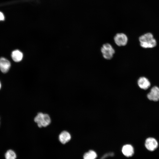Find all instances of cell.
<instances>
[{"label":"cell","mask_w":159,"mask_h":159,"mask_svg":"<svg viewBox=\"0 0 159 159\" xmlns=\"http://www.w3.org/2000/svg\"><path fill=\"white\" fill-rule=\"evenodd\" d=\"M11 57L13 60L15 62L20 61L22 59V53L18 50L14 51L11 53Z\"/></svg>","instance_id":"cell-12"},{"label":"cell","mask_w":159,"mask_h":159,"mask_svg":"<svg viewBox=\"0 0 159 159\" xmlns=\"http://www.w3.org/2000/svg\"><path fill=\"white\" fill-rule=\"evenodd\" d=\"M70 134L68 131L64 130L62 131L58 136V139L60 143L65 145L68 143L71 139Z\"/></svg>","instance_id":"cell-7"},{"label":"cell","mask_w":159,"mask_h":159,"mask_svg":"<svg viewBox=\"0 0 159 159\" xmlns=\"http://www.w3.org/2000/svg\"><path fill=\"white\" fill-rule=\"evenodd\" d=\"M34 121L37 123L39 128L46 127L48 126L51 122V118L47 114L42 112L38 113L34 117Z\"/></svg>","instance_id":"cell-2"},{"label":"cell","mask_w":159,"mask_h":159,"mask_svg":"<svg viewBox=\"0 0 159 159\" xmlns=\"http://www.w3.org/2000/svg\"><path fill=\"white\" fill-rule=\"evenodd\" d=\"M101 52L103 58L107 60L112 58L115 51L112 45L108 43L104 44L101 48Z\"/></svg>","instance_id":"cell-3"},{"label":"cell","mask_w":159,"mask_h":159,"mask_svg":"<svg viewBox=\"0 0 159 159\" xmlns=\"http://www.w3.org/2000/svg\"><path fill=\"white\" fill-rule=\"evenodd\" d=\"M147 97L150 100L157 101L159 100V88L157 86L153 87L150 92L147 94Z\"/></svg>","instance_id":"cell-5"},{"label":"cell","mask_w":159,"mask_h":159,"mask_svg":"<svg viewBox=\"0 0 159 159\" xmlns=\"http://www.w3.org/2000/svg\"><path fill=\"white\" fill-rule=\"evenodd\" d=\"M140 46L144 48H150L156 46L157 42L153 35L150 33H146L139 38Z\"/></svg>","instance_id":"cell-1"},{"label":"cell","mask_w":159,"mask_h":159,"mask_svg":"<svg viewBox=\"0 0 159 159\" xmlns=\"http://www.w3.org/2000/svg\"><path fill=\"white\" fill-rule=\"evenodd\" d=\"M138 84L141 89L146 90L148 89L150 86L149 80L146 77H141L138 80Z\"/></svg>","instance_id":"cell-8"},{"label":"cell","mask_w":159,"mask_h":159,"mask_svg":"<svg viewBox=\"0 0 159 159\" xmlns=\"http://www.w3.org/2000/svg\"><path fill=\"white\" fill-rule=\"evenodd\" d=\"M97 155L95 152L92 150H90L85 153L83 156L84 159H95Z\"/></svg>","instance_id":"cell-13"},{"label":"cell","mask_w":159,"mask_h":159,"mask_svg":"<svg viewBox=\"0 0 159 159\" xmlns=\"http://www.w3.org/2000/svg\"><path fill=\"white\" fill-rule=\"evenodd\" d=\"M4 158L5 159H16L17 155L14 150L9 149L5 152Z\"/></svg>","instance_id":"cell-11"},{"label":"cell","mask_w":159,"mask_h":159,"mask_svg":"<svg viewBox=\"0 0 159 159\" xmlns=\"http://www.w3.org/2000/svg\"><path fill=\"white\" fill-rule=\"evenodd\" d=\"M145 145L148 150L153 151L157 148L158 144L157 141L155 138L150 137L146 139Z\"/></svg>","instance_id":"cell-6"},{"label":"cell","mask_w":159,"mask_h":159,"mask_svg":"<svg viewBox=\"0 0 159 159\" xmlns=\"http://www.w3.org/2000/svg\"><path fill=\"white\" fill-rule=\"evenodd\" d=\"M10 66V63L7 59L4 57L0 59V69L2 72H7L9 70Z\"/></svg>","instance_id":"cell-9"},{"label":"cell","mask_w":159,"mask_h":159,"mask_svg":"<svg viewBox=\"0 0 159 159\" xmlns=\"http://www.w3.org/2000/svg\"><path fill=\"white\" fill-rule=\"evenodd\" d=\"M122 152L125 156L127 157H131L134 154V149L131 145L127 144L123 146Z\"/></svg>","instance_id":"cell-10"},{"label":"cell","mask_w":159,"mask_h":159,"mask_svg":"<svg viewBox=\"0 0 159 159\" xmlns=\"http://www.w3.org/2000/svg\"><path fill=\"white\" fill-rule=\"evenodd\" d=\"M1 84L0 82V89H1Z\"/></svg>","instance_id":"cell-15"},{"label":"cell","mask_w":159,"mask_h":159,"mask_svg":"<svg viewBox=\"0 0 159 159\" xmlns=\"http://www.w3.org/2000/svg\"><path fill=\"white\" fill-rule=\"evenodd\" d=\"M4 17L3 13L0 12V21H3L4 20Z\"/></svg>","instance_id":"cell-14"},{"label":"cell","mask_w":159,"mask_h":159,"mask_svg":"<svg viewBox=\"0 0 159 159\" xmlns=\"http://www.w3.org/2000/svg\"><path fill=\"white\" fill-rule=\"evenodd\" d=\"M115 43L117 46H124L128 42V38L127 36L123 33L117 34L114 37Z\"/></svg>","instance_id":"cell-4"}]
</instances>
